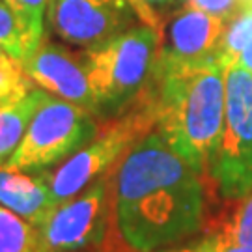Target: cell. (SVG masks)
<instances>
[{
    "mask_svg": "<svg viewBox=\"0 0 252 252\" xmlns=\"http://www.w3.org/2000/svg\"><path fill=\"white\" fill-rule=\"evenodd\" d=\"M211 181L166 144L155 129L114 168L120 230L136 252H155L204 230Z\"/></svg>",
    "mask_w": 252,
    "mask_h": 252,
    "instance_id": "cell-1",
    "label": "cell"
},
{
    "mask_svg": "<svg viewBox=\"0 0 252 252\" xmlns=\"http://www.w3.org/2000/svg\"><path fill=\"white\" fill-rule=\"evenodd\" d=\"M144 94L155 120L153 129L183 161L207 178L224 122V65L213 60L153 73Z\"/></svg>",
    "mask_w": 252,
    "mask_h": 252,
    "instance_id": "cell-2",
    "label": "cell"
},
{
    "mask_svg": "<svg viewBox=\"0 0 252 252\" xmlns=\"http://www.w3.org/2000/svg\"><path fill=\"white\" fill-rule=\"evenodd\" d=\"M159 51V30L138 23L99 45L82 49L81 56L88 73L97 105V118H116L144 94L152 82Z\"/></svg>",
    "mask_w": 252,
    "mask_h": 252,
    "instance_id": "cell-3",
    "label": "cell"
},
{
    "mask_svg": "<svg viewBox=\"0 0 252 252\" xmlns=\"http://www.w3.org/2000/svg\"><path fill=\"white\" fill-rule=\"evenodd\" d=\"M114 168L37 220L43 252H136L118 224Z\"/></svg>",
    "mask_w": 252,
    "mask_h": 252,
    "instance_id": "cell-4",
    "label": "cell"
},
{
    "mask_svg": "<svg viewBox=\"0 0 252 252\" xmlns=\"http://www.w3.org/2000/svg\"><path fill=\"white\" fill-rule=\"evenodd\" d=\"M155 127L150 101L142 94L124 114L107 120L86 146L54 168L43 170L56 204L77 196L116 166L120 159Z\"/></svg>",
    "mask_w": 252,
    "mask_h": 252,
    "instance_id": "cell-5",
    "label": "cell"
},
{
    "mask_svg": "<svg viewBox=\"0 0 252 252\" xmlns=\"http://www.w3.org/2000/svg\"><path fill=\"white\" fill-rule=\"evenodd\" d=\"M224 122L207 178L222 200L252 190V73L241 63L224 65Z\"/></svg>",
    "mask_w": 252,
    "mask_h": 252,
    "instance_id": "cell-6",
    "label": "cell"
},
{
    "mask_svg": "<svg viewBox=\"0 0 252 252\" xmlns=\"http://www.w3.org/2000/svg\"><path fill=\"white\" fill-rule=\"evenodd\" d=\"M97 131L99 124L95 114L47 92L17 150L4 164L28 174L43 172L71 157L88 144Z\"/></svg>",
    "mask_w": 252,
    "mask_h": 252,
    "instance_id": "cell-7",
    "label": "cell"
},
{
    "mask_svg": "<svg viewBox=\"0 0 252 252\" xmlns=\"http://www.w3.org/2000/svg\"><path fill=\"white\" fill-rule=\"evenodd\" d=\"M226 23L224 19L185 4L170 11L159 25V51L153 73L219 60Z\"/></svg>",
    "mask_w": 252,
    "mask_h": 252,
    "instance_id": "cell-8",
    "label": "cell"
},
{
    "mask_svg": "<svg viewBox=\"0 0 252 252\" xmlns=\"http://www.w3.org/2000/svg\"><path fill=\"white\" fill-rule=\"evenodd\" d=\"M47 19L60 39L81 49L146 23L135 0H51Z\"/></svg>",
    "mask_w": 252,
    "mask_h": 252,
    "instance_id": "cell-9",
    "label": "cell"
},
{
    "mask_svg": "<svg viewBox=\"0 0 252 252\" xmlns=\"http://www.w3.org/2000/svg\"><path fill=\"white\" fill-rule=\"evenodd\" d=\"M23 67L34 86L97 116L88 73L79 54H73L60 43H53L43 37L36 51L23 60Z\"/></svg>",
    "mask_w": 252,
    "mask_h": 252,
    "instance_id": "cell-10",
    "label": "cell"
},
{
    "mask_svg": "<svg viewBox=\"0 0 252 252\" xmlns=\"http://www.w3.org/2000/svg\"><path fill=\"white\" fill-rule=\"evenodd\" d=\"M0 206L36 224L56 206L43 172L28 174L0 164Z\"/></svg>",
    "mask_w": 252,
    "mask_h": 252,
    "instance_id": "cell-11",
    "label": "cell"
},
{
    "mask_svg": "<svg viewBox=\"0 0 252 252\" xmlns=\"http://www.w3.org/2000/svg\"><path fill=\"white\" fill-rule=\"evenodd\" d=\"M47 92L41 88L30 90L19 101L0 107V164L8 161L17 150L19 142L27 133L28 124L45 99Z\"/></svg>",
    "mask_w": 252,
    "mask_h": 252,
    "instance_id": "cell-12",
    "label": "cell"
},
{
    "mask_svg": "<svg viewBox=\"0 0 252 252\" xmlns=\"http://www.w3.org/2000/svg\"><path fill=\"white\" fill-rule=\"evenodd\" d=\"M204 230L252 249V190L241 198L224 200L222 209L207 217Z\"/></svg>",
    "mask_w": 252,
    "mask_h": 252,
    "instance_id": "cell-13",
    "label": "cell"
},
{
    "mask_svg": "<svg viewBox=\"0 0 252 252\" xmlns=\"http://www.w3.org/2000/svg\"><path fill=\"white\" fill-rule=\"evenodd\" d=\"M0 252H43L36 224L0 206Z\"/></svg>",
    "mask_w": 252,
    "mask_h": 252,
    "instance_id": "cell-14",
    "label": "cell"
},
{
    "mask_svg": "<svg viewBox=\"0 0 252 252\" xmlns=\"http://www.w3.org/2000/svg\"><path fill=\"white\" fill-rule=\"evenodd\" d=\"M15 13L23 28L27 41V56L32 54L41 43L45 34V19L49 11V0H4ZM25 56V58H27Z\"/></svg>",
    "mask_w": 252,
    "mask_h": 252,
    "instance_id": "cell-15",
    "label": "cell"
},
{
    "mask_svg": "<svg viewBox=\"0 0 252 252\" xmlns=\"http://www.w3.org/2000/svg\"><path fill=\"white\" fill-rule=\"evenodd\" d=\"M0 45L6 49V53L23 63L27 56V41L23 28L19 25L15 13L9 9V6L0 0Z\"/></svg>",
    "mask_w": 252,
    "mask_h": 252,
    "instance_id": "cell-16",
    "label": "cell"
},
{
    "mask_svg": "<svg viewBox=\"0 0 252 252\" xmlns=\"http://www.w3.org/2000/svg\"><path fill=\"white\" fill-rule=\"evenodd\" d=\"M135 4L138 6L146 23L159 30L162 19L176 8H180L183 0H135Z\"/></svg>",
    "mask_w": 252,
    "mask_h": 252,
    "instance_id": "cell-17",
    "label": "cell"
},
{
    "mask_svg": "<svg viewBox=\"0 0 252 252\" xmlns=\"http://www.w3.org/2000/svg\"><path fill=\"white\" fill-rule=\"evenodd\" d=\"M247 0H183L185 6L202 9L206 13H211L215 17H220L224 21H230L239 9L243 8Z\"/></svg>",
    "mask_w": 252,
    "mask_h": 252,
    "instance_id": "cell-18",
    "label": "cell"
},
{
    "mask_svg": "<svg viewBox=\"0 0 252 252\" xmlns=\"http://www.w3.org/2000/svg\"><path fill=\"white\" fill-rule=\"evenodd\" d=\"M198 247L202 252H252L251 247L235 243L232 239L215 234V232H206L204 239L198 241Z\"/></svg>",
    "mask_w": 252,
    "mask_h": 252,
    "instance_id": "cell-19",
    "label": "cell"
},
{
    "mask_svg": "<svg viewBox=\"0 0 252 252\" xmlns=\"http://www.w3.org/2000/svg\"><path fill=\"white\" fill-rule=\"evenodd\" d=\"M234 63H241L245 69H249V71L252 73V41L247 47H245V51L239 54L237 62H234Z\"/></svg>",
    "mask_w": 252,
    "mask_h": 252,
    "instance_id": "cell-20",
    "label": "cell"
},
{
    "mask_svg": "<svg viewBox=\"0 0 252 252\" xmlns=\"http://www.w3.org/2000/svg\"><path fill=\"white\" fill-rule=\"evenodd\" d=\"M164 252H202V251H200L198 243H196V245H190V247H181V249H170V251H164Z\"/></svg>",
    "mask_w": 252,
    "mask_h": 252,
    "instance_id": "cell-21",
    "label": "cell"
},
{
    "mask_svg": "<svg viewBox=\"0 0 252 252\" xmlns=\"http://www.w3.org/2000/svg\"><path fill=\"white\" fill-rule=\"evenodd\" d=\"M6 58H9V54L6 53V49H4V47L0 45V62H2V60H6Z\"/></svg>",
    "mask_w": 252,
    "mask_h": 252,
    "instance_id": "cell-22",
    "label": "cell"
},
{
    "mask_svg": "<svg viewBox=\"0 0 252 252\" xmlns=\"http://www.w3.org/2000/svg\"><path fill=\"white\" fill-rule=\"evenodd\" d=\"M49 4H51V0H49Z\"/></svg>",
    "mask_w": 252,
    "mask_h": 252,
    "instance_id": "cell-23",
    "label": "cell"
}]
</instances>
